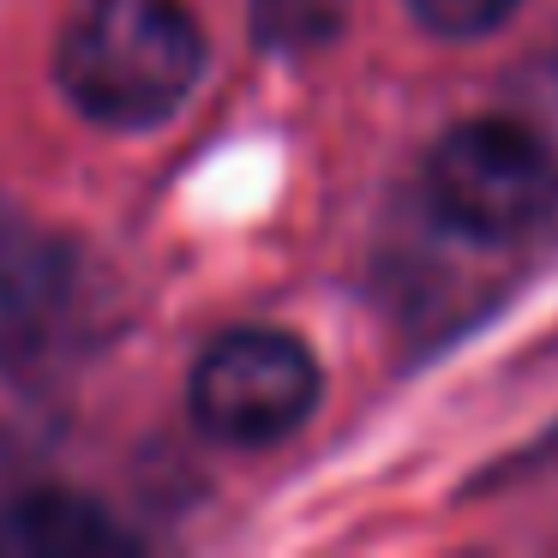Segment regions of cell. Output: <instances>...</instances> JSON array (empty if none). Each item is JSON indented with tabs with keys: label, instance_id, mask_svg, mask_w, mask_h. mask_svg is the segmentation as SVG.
<instances>
[{
	"label": "cell",
	"instance_id": "6da1fadb",
	"mask_svg": "<svg viewBox=\"0 0 558 558\" xmlns=\"http://www.w3.org/2000/svg\"><path fill=\"white\" fill-rule=\"evenodd\" d=\"M205 78V31L181 0H78L61 37V85L97 126H157Z\"/></svg>",
	"mask_w": 558,
	"mask_h": 558
},
{
	"label": "cell",
	"instance_id": "7a4b0ae2",
	"mask_svg": "<svg viewBox=\"0 0 558 558\" xmlns=\"http://www.w3.org/2000/svg\"><path fill=\"white\" fill-rule=\"evenodd\" d=\"M426 198L469 241H517L558 205V157L517 121H462L426 162Z\"/></svg>",
	"mask_w": 558,
	"mask_h": 558
},
{
	"label": "cell",
	"instance_id": "3957f363",
	"mask_svg": "<svg viewBox=\"0 0 558 558\" xmlns=\"http://www.w3.org/2000/svg\"><path fill=\"white\" fill-rule=\"evenodd\" d=\"M325 373L289 330H229L193 366V421L222 445H277L313 414Z\"/></svg>",
	"mask_w": 558,
	"mask_h": 558
},
{
	"label": "cell",
	"instance_id": "277c9868",
	"mask_svg": "<svg viewBox=\"0 0 558 558\" xmlns=\"http://www.w3.org/2000/svg\"><path fill=\"white\" fill-rule=\"evenodd\" d=\"M133 553V534L73 486H31L0 505V558H109Z\"/></svg>",
	"mask_w": 558,
	"mask_h": 558
},
{
	"label": "cell",
	"instance_id": "5b68a950",
	"mask_svg": "<svg viewBox=\"0 0 558 558\" xmlns=\"http://www.w3.org/2000/svg\"><path fill=\"white\" fill-rule=\"evenodd\" d=\"M522 0H409V13L421 19L433 37H486V31H498L510 13H517Z\"/></svg>",
	"mask_w": 558,
	"mask_h": 558
}]
</instances>
